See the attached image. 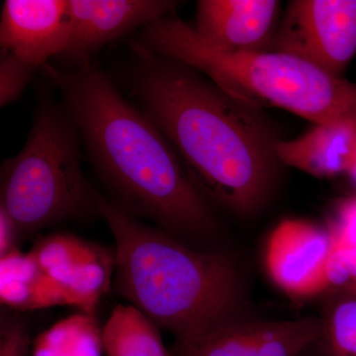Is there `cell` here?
Here are the masks:
<instances>
[{
  "mask_svg": "<svg viewBox=\"0 0 356 356\" xmlns=\"http://www.w3.org/2000/svg\"><path fill=\"white\" fill-rule=\"evenodd\" d=\"M102 341L107 356H175L158 325L133 305L114 309L102 329Z\"/></svg>",
  "mask_w": 356,
  "mask_h": 356,
  "instance_id": "cell-14",
  "label": "cell"
},
{
  "mask_svg": "<svg viewBox=\"0 0 356 356\" xmlns=\"http://www.w3.org/2000/svg\"><path fill=\"white\" fill-rule=\"evenodd\" d=\"M348 177H350L351 181H353V184L356 186V159L355 163L351 165L350 170H348Z\"/></svg>",
  "mask_w": 356,
  "mask_h": 356,
  "instance_id": "cell-24",
  "label": "cell"
},
{
  "mask_svg": "<svg viewBox=\"0 0 356 356\" xmlns=\"http://www.w3.org/2000/svg\"><path fill=\"white\" fill-rule=\"evenodd\" d=\"M131 88L211 206L236 216L270 202L285 168L280 140L261 107L218 86L177 58L135 51Z\"/></svg>",
  "mask_w": 356,
  "mask_h": 356,
  "instance_id": "cell-1",
  "label": "cell"
},
{
  "mask_svg": "<svg viewBox=\"0 0 356 356\" xmlns=\"http://www.w3.org/2000/svg\"><path fill=\"white\" fill-rule=\"evenodd\" d=\"M81 137L65 106L40 98L20 153L2 163L1 202L20 236L30 235L89 209L98 194L81 165Z\"/></svg>",
  "mask_w": 356,
  "mask_h": 356,
  "instance_id": "cell-5",
  "label": "cell"
},
{
  "mask_svg": "<svg viewBox=\"0 0 356 356\" xmlns=\"http://www.w3.org/2000/svg\"><path fill=\"white\" fill-rule=\"evenodd\" d=\"M115 267V257L108 252L70 269L58 284L62 288L65 305L74 306L93 315L100 297L108 289Z\"/></svg>",
  "mask_w": 356,
  "mask_h": 356,
  "instance_id": "cell-16",
  "label": "cell"
},
{
  "mask_svg": "<svg viewBox=\"0 0 356 356\" xmlns=\"http://www.w3.org/2000/svg\"><path fill=\"white\" fill-rule=\"evenodd\" d=\"M323 334L320 316L296 320H245L188 341H175V356H300Z\"/></svg>",
  "mask_w": 356,
  "mask_h": 356,
  "instance_id": "cell-8",
  "label": "cell"
},
{
  "mask_svg": "<svg viewBox=\"0 0 356 356\" xmlns=\"http://www.w3.org/2000/svg\"><path fill=\"white\" fill-rule=\"evenodd\" d=\"M327 228L334 243H356V196L337 204Z\"/></svg>",
  "mask_w": 356,
  "mask_h": 356,
  "instance_id": "cell-21",
  "label": "cell"
},
{
  "mask_svg": "<svg viewBox=\"0 0 356 356\" xmlns=\"http://www.w3.org/2000/svg\"><path fill=\"white\" fill-rule=\"evenodd\" d=\"M334 247L327 227L304 220H284L267 241V273L274 284L293 299L323 296Z\"/></svg>",
  "mask_w": 356,
  "mask_h": 356,
  "instance_id": "cell-9",
  "label": "cell"
},
{
  "mask_svg": "<svg viewBox=\"0 0 356 356\" xmlns=\"http://www.w3.org/2000/svg\"><path fill=\"white\" fill-rule=\"evenodd\" d=\"M38 67L13 54L1 51L0 58V105L6 106L17 100L27 88Z\"/></svg>",
  "mask_w": 356,
  "mask_h": 356,
  "instance_id": "cell-20",
  "label": "cell"
},
{
  "mask_svg": "<svg viewBox=\"0 0 356 356\" xmlns=\"http://www.w3.org/2000/svg\"><path fill=\"white\" fill-rule=\"evenodd\" d=\"M280 21L277 0H199L192 27L219 50L267 51Z\"/></svg>",
  "mask_w": 356,
  "mask_h": 356,
  "instance_id": "cell-11",
  "label": "cell"
},
{
  "mask_svg": "<svg viewBox=\"0 0 356 356\" xmlns=\"http://www.w3.org/2000/svg\"><path fill=\"white\" fill-rule=\"evenodd\" d=\"M321 356H356V298L324 294Z\"/></svg>",
  "mask_w": 356,
  "mask_h": 356,
  "instance_id": "cell-17",
  "label": "cell"
},
{
  "mask_svg": "<svg viewBox=\"0 0 356 356\" xmlns=\"http://www.w3.org/2000/svg\"><path fill=\"white\" fill-rule=\"evenodd\" d=\"M102 330L93 315L81 313L60 321L42 332L32 356H102Z\"/></svg>",
  "mask_w": 356,
  "mask_h": 356,
  "instance_id": "cell-15",
  "label": "cell"
},
{
  "mask_svg": "<svg viewBox=\"0 0 356 356\" xmlns=\"http://www.w3.org/2000/svg\"><path fill=\"white\" fill-rule=\"evenodd\" d=\"M134 48L181 60L261 108L280 107L314 124L356 119V83L281 51L219 50L173 14L143 28Z\"/></svg>",
  "mask_w": 356,
  "mask_h": 356,
  "instance_id": "cell-4",
  "label": "cell"
},
{
  "mask_svg": "<svg viewBox=\"0 0 356 356\" xmlns=\"http://www.w3.org/2000/svg\"><path fill=\"white\" fill-rule=\"evenodd\" d=\"M19 236L15 222L6 209L0 207V257L17 250L16 243Z\"/></svg>",
  "mask_w": 356,
  "mask_h": 356,
  "instance_id": "cell-23",
  "label": "cell"
},
{
  "mask_svg": "<svg viewBox=\"0 0 356 356\" xmlns=\"http://www.w3.org/2000/svg\"><path fill=\"white\" fill-rule=\"evenodd\" d=\"M97 209L116 243L117 290L175 341L250 318L247 286L233 259L187 247L102 196Z\"/></svg>",
  "mask_w": 356,
  "mask_h": 356,
  "instance_id": "cell-3",
  "label": "cell"
},
{
  "mask_svg": "<svg viewBox=\"0 0 356 356\" xmlns=\"http://www.w3.org/2000/svg\"><path fill=\"white\" fill-rule=\"evenodd\" d=\"M276 153L286 168L316 178L348 173L356 159V119L315 124L296 139L280 140Z\"/></svg>",
  "mask_w": 356,
  "mask_h": 356,
  "instance_id": "cell-12",
  "label": "cell"
},
{
  "mask_svg": "<svg viewBox=\"0 0 356 356\" xmlns=\"http://www.w3.org/2000/svg\"><path fill=\"white\" fill-rule=\"evenodd\" d=\"M270 50L289 54L341 77L356 55V0H293Z\"/></svg>",
  "mask_w": 356,
  "mask_h": 356,
  "instance_id": "cell-6",
  "label": "cell"
},
{
  "mask_svg": "<svg viewBox=\"0 0 356 356\" xmlns=\"http://www.w3.org/2000/svg\"><path fill=\"white\" fill-rule=\"evenodd\" d=\"M0 299L21 311L65 305L60 285L40 268L30 252L18 250L0 257Z\"/></svg>",
  "mask_w": 356,
  "mask_h": 356,
  "instance_id": "cell-13",
  "label": "cell"
},
{
  "mask_svg": "<svg viewBox=\"0 0 356 356\" xmlns=\"http://www.w3.org/2000/svg\"><path fill=\"white\" fill-rule=\"evenodd\" d=\"M324 294L356 298V243L334 245L327 267V289Z\"/></svg>",
  "mask_w": 356,
  "mask_h": 356,
  "instance_id": "cell-19",
  "label": "cell"
},
{
  "mask_svg": "<svg viewBox=\"0 0 356 356\" xmlns=\"http://www.w3.org/2000/svg\"><path fill=\"white\" fill-rule=\"evenodd\" d=\"M46 70L62 93L95 172L114 196L111 203L130 216L151 220L175 238L216 233L212 206L165 135L105 72L92 65Z\"/></svg>",
  "mask_w": 356,
  "mask_h": 356,
  "instance_id": "cell-2",
  "label": "cell"
},
{
  "mask_svg": "<svg viewBox=\"0 0 356 356\" xmlns=\"http://www.w3.org/2000/svg\"><path fill=\"white\" fill-rule=\"evenodd\" d=\"M105 252L76 236L55 234L39 241L30 254L40 268L58 282L77 264L95 259Z\"/></svg>",
  "mask_w": 356,
  "mask_h": 356,
  "instance_id": "cell-18",
  "label": "cell"
},
{
  "mask_svg": "<svg viewBox=\"0 0 356 356\" xmlns=\"http://www.w3.org/2000/svg\"><path fill=\"white\" fill-rule=\"evenodd\" d=\"M0 356H30V337L24 325L10 320L2 324Z\"/></svg>",
  "mask_w": 356,
  "mask_h": 356,
  "instance_id": "cell-22",
  "label": "cell"
},
{
  "mask_svg": "<svg viewBox=\"0 0 356 356\" xmlns=\"http://www.w3.org/2000/svg\"><path fill=\"white\" fill-rule=\"evenodd\" d=\"M70 0H6L0 21L1 51L34 67L46 65L67 47Z\"/></svg>",
  "mask_w": 356,
  "mask_h": 356,
  "instance_id": "cell-10",
  "label": "cell"
},
{
  "mask_svg": "<svg viewBox=\"0 0 356 356\" xmlns=\"http://www.w3.org/2000/svg\"><path fill=\"white\" fill-rule=\"evenodd\" d=\"M178 6L170 0H70V39L56 58L67 70L89 67L105 44L172 15Z\"/></svg>",
  "mask_w": 356,
  "mask_h": 356,
  "instance_id": "cell-7",
  "label": "cell"
}]
</instances>
